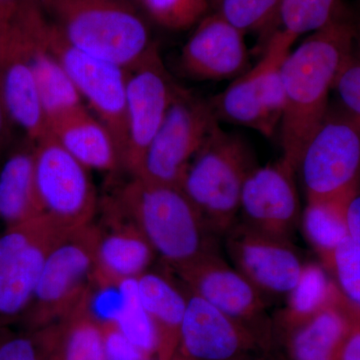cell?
Returning a JSON list of instances; mask_svg holds the SVG:
<instances>
[{
  "mask_svg": "<svg viewBox=\"0 0 360 360\" xmlns=\"http://www.w3.org/2000/svg\"><path fill=\"white\" fill-rule=\"evenodd\" d=\"M352 13L312 32L281 65L284 110L281 158L295 172L303 148L329 108V94L354 49Z\"/></svg>",
  "mask_w": 360,
  "mask_h": 360,
  "instance_id": "cell-1",
  "label": "cell"
},
{
  "mask_svg": "<svg viewBox=\"0 0 360 360\" xmlns=\"http://www.w3.org/2000/svg\"><path fill=\"white\" fill-rule=\"evenodd\" d=\"M113 198L172 270L217 252V236L181 187L131 176Z\"/></svg>",
  "mask_w": 360,
  "mask_h": 360,
  "instance_id": "cell-2",
  "label": "cell"
},
{
  "mask_svg": "<svg viewBox=\"0 0 360 360\" xmlns=\"http://www.w3.org/2000/svg\"><path fill=\"white\" fill-rule=\"evenodd\" d=\"M75 49L134 70L158 49L148 26L127 0H39Z\"/></svg>",
  "mask_w": 360,
  "mask_h": 360,
  "instance_id": "cell-3",
  "label": "cell"
},
{
  "mask_svg": "<svg viewBox=\"0 0 360 360\" xmlns=\"http://www.w3.org/2000/svg\"><path fill=\"white\" fill-rule=\"evenodd\" d=\"M255 167L245 139L219 123L189 163L180 187L215 236L236 224L243 184Z\"/></svg>",
  "mask_w": 360,
  "mask_h": 360,
  "instance_id": "cell-4",
  "label": "cell"
},
{
  "mask_svg": "<svg viewBox=\"0 0 360 360\" xmlns=\"http://www.w3.org/2000/svg\"><path fill=\"white\" fill-rule=\"evenodd\" d=\"M307 201L347 200L360 182V122L331 108L303 148L297 167Z\"/></svg>",
  "mask_w": 360,
  "mask_h": 360,
  "instance_id": "cell-5",
  "label": "cell"
},
{
  "mask_svg": "<svg viewBox=\"0 0 360 360\" xmlns=\"http://www.w3.org/2000/svg\"><path fill=\"white\" fill-rule=\"evenodd\" d=\"M296 39L295 35L276 30L267 39L257 65L210 98L219 122L243 125L266 137L276 134L285 104L281 65Z\"/></svg>",
  "mask_w": 360,
  "mask_h": 360,
  "instance_id": "cell-6",
  "label": "cell"
},
{
  "mask_svg": "<svg viewBox=\"0 0 360 360\" xmlns=\"http://www.w3.org/2000/svg\"><path fill=\"white\" fill-rule=\"evenodd\" d=\"M99 233V226L86 225L68 233L52 248L21 319L30 330L65 319L89 295Z\"/></svg>",
  "mask_w": 360,
  "mask_h": 360,
  "instance_id": "cell-7",
  "label": "cell"
},
{
  "mask_svg": "<svg viewBox=\"0 0 360 360\" xmlns=\"http://www.w3.org/2000/svg\"><path fill=\"white\" fill-rule=\"evenodd\" d=\"M219 123L210 99L179 86L134 177L180 187L189 163Z\"/></svg>",
  "mask_w": 360,
  "mask_h": 360,
  "instance_id": "cell-8",
  "label": "cell"
},
{
  "mask_svg": "<svg viewBox=\"0 0 360 360\" xmlns=\"http://www.w3.org/2000/svg\"><path fill=\"white\" fill-rule=\"evenodd\" d=\"M68 233L44 214L0 236V328L25 316L47 257Z\"/></svg>",
  "mask_w": 360,
  "mask_h": 360,
  "instance_id": "cell-9",
  "label": "cell"
},
{
  "mask_svg": "<svg viewBox=\"0 0 360 360\" xmlns=\"http://www.w3.org/2000/svg\"><path fill=\"white\" fill-rule=\"evenodd\" d=\"M33 153L44 214L68 232L94 224L98 200L89 170L51 134L34 144Z\"/></svg>",
  "mask_w": 360,
  "mask_h": 360,
  "instance_id": "cell-10",
  "label": "cell"
},
{
  "mask_svg": "<svg viewBox=\"0 0 360 360\" xmlns=\"http://www.w3.org/2000/svg\"><path fill=\"white\" fill-rule=\"evenodd\" d=\"M45 42L75 82L94 115L110 130L120 153L122 167L127 144V85L129 71L89 56L66 41L53 23Z\"/></svg>",
  "mask_w": 360,
  "mask_h": 360,
  "instance_id": "cell-11",
  "label": "cell"
},
{
  "mask_svg": "<svg viewBox=\"0 0 360 360\" xmlns=\"http://www.w3.org/2000/svg\"><path fill=\"white\" fill-rule=\"evenodd\" d=\"M191 292L248 328L262 343L269 340L265 296L219 253L174 270Z\"/></svg>",
  "mask_w": 360,
  "mask_h": 360,
  "instance_id": "cell-12",
  "label": "cell"
},
{
  "mask_svg": "<svg viewBox=\"0 0 360 360\" xmlns=\"http://www.w3.org/2000/svg\"><path fill=\"white\" fill-rule=\"evenodd\" d=\"M127 144L122 168L134 176L179 89L156 49L148 59L127 70Z\"/></svg>",
  "mask_w": 360,
  "mask_h": 360,
  "instance_id": "cell-13",
  "label": "cell"
},
{
  "mask_svg": "<svg viewBox=\"0 0 360 360\" xmlns=\"http://www.w3.org/2000/svg\"><path fill=\"white\" fill-rule=\"evenodd\" d=\"M225 236L234 269L262 295L288 296L300 281L305 262L290 240L236 224Z\"/></svg>",
  "mask_w": 360,
  "mask_h": 360,
  "instance_id": "cell-14",
  "label": "cell"
},
{
  "mask_svg": "<svg viewBox=\"0 0 360 360\" xmlns=\"http://www.w3.org/2000/svg\"><path fill=\"white\" fill-rule=\"evenodd\" d=\"M295 172L283 158L266 167H255L241 193L239 212L243 222L264 233L290 240L302 219Z\"/></svg>",
  "mask_w": 360,
  "mask_h": 360,
  "instance_id": "cell-15",
  "label": "cell"
},
{
  "mask_svg": "<svg viewBox=\"0 0 360 360\" xmlns=\"http://www.w3.org/2000/svg\"><path fill=\"white\" fill-rule=\"evenodd\" d=\"M103 208L108 229L99 227L92 283L104 290L117 288L148 271L156 253L115 198L104 201Z\"/></svg>",
  "mask_w": 360,
  "mask_h": 360,
  "instance_id": "cell-16",
  "label": "cell"
},
{
  "mask_svg": "<svg viewBox=\"0 0 360 360\" xmlns=\"http://www.w3.org/2000/svg\"><path fill=\"white\" fill-rule=\"evenodd\" d=\"M245 35L219 14H207L182 47L180 68L198 80L236 79L250 68Z\"/></svg>",
  "mask_w": 360,
  "mask_h": 360,
  "instance_id": "cell-17",
  "label": "cell"
},
{
  "mask_svg": "<svg viewBox=\"0 0 360 360\" xmlns=\"http://www.w3.org/2000/svg\"><path fill=\"white\" fill-rule=\"evenodd\" d=\"M179 345L191 360H245L262 345L245 326L189 291Z\"/></svg>",
  "mask_w": 360,
  "mask_h": 360,
  "instance_id": "cell-18",
  "label": "cell"
},
{
  "mask_svg": "<svg viewBox=\"0 0 360 360\" xmlns=\"http://www.w3.org/2000/svg\"><path fill=\"white\" fill-rule=\"evenodd\" d=\"M46 22V20H39L21 25L11 51L0 63V89L7 113L11 122L20 127L34 144L51 134L28 47L33 35Z\"/></svg>",
  "mask_w": 360,
  "mask_h": 360,
  "instance_id": "cell-19",
  "label": "cell"
},
{
  "mask_svg": "<svg viewBox=\"0 0 360 360\" xmlns=\"http://www.w3.org/2000/svg\"><path fill=\"white\" fill-rule=\"evenodd\" d=\"M49 134L89 170L113 172L122 168L110 130L85 105L49 122Z\"/></svg>",
  "mask_w": 360,
  "mask_h": 360,
  "instance_id": "cell-20",
  "label": "cell"
},
{
  "mask_svg": "<svg viewBox=\"0 0 360 360\" xmlns=\"http://www.w3.org/2000/svg\"><path fill=\"white\" fill-rule=\"evenodd\" d=\"M352 326L340 296L338 302L284 329L288 360H338Z\"/></svg>",
  "mask_w": 360,
  "mask_h": 360,
  "instance_id": "cell-21",
  "label": "cell"
},
{
  "mask_svg": "<svg viewBox=\"0 0 360 360\" xmlns=\"http://www.w3.org/2000/svg\"><path fill=\"white\" fill-rule=\"evenodd\" d=\"M142 305L158 333L160 360H172L179 345L187 298L167 276L146 271L136 278Z\"/></svg>",
  "mask_w": 360,
  "mask_h": 360,
  "instance_id": "cell-22",
  "label": "cell"
},
{
  "mask_svg": "<svg viewBox=\"0 0 360 360\" xmlns=\"http://www.w3.org/2000/svg\"><path fill=\"white\" fill-rule=\"evenodd\" d=\"M49 25L33 35L28 56L49 125L59 116L84 106V101L68 71L47 47L45 37Z\"/></svg>",
  "mask_w": 360,
  "mask_h": 360,
  "instance_id": "cell-23",
  "label": "cell"
},
{
  "mask_svg": "<svg viewBox=\"0 0 360 360\" xmlns=\"http://www.w3.org/2000/svg\"><path fill=\"white\" fill-rule=\"evenodd\" d=\"M44 215L35 181L33 148L11 153L0 168V220L8 227Z\"/></svg>",
  "mask_w": 360,
  "mask_h": 360,
  "instance_id": "cell-24",
  "label": "cell"
},
{
  "mask_svg": "<svg viewBox=\"0 0 360 360\" xmlns=\"http://www.w3.org/2000/svg\"><path fill=\"white\" fill-rule=\"evenodd\" d=\"M286 297V307L279 321L284 329L304 321L338 302L340 293L323 265L305 264L300 281Z\"/></svg>",
  "mask_w": 360,
  "mask_h": 360,
  "instance_id": "cell-25",
  "label": "cell"
},
{
  "mask_svg": "<svg viewBox=\"0 0 360 360\" xmlns=\"http://www.w3.org/2000/svg\"><path fill=\"white\" fill-rule=\"evenodd\" d=\"M347 200L307 201L300 224L303 233L314 246L322 264L348 238L345 203Z\"/></svg>",
  "mask_w": 360,
  "mask_h": 360,
  "instance_id": "cell-26",
  "label": "cell"
},
{
  "mask_svg": "<svg viewBox=\"0 0 360 360\" xmlns=\"http://www.w3.org/2000/svg\"><path fill=\"white\" fill-rule=\"evenodd\" d=\"M91 312L89 292L61 319L66 331L63 360H106L103 330Z\"/></svg>",
  "mask_w": 360,
  "mask_h": 360,
  "instance_id": "cell-27",
  "label": "cell"
},
{
  "mask_svg": "<svg viewBox=\"0 0 360 360\" xmlns=\"http://www.w3.org/2000/svg\"><path fill=\"white\" fill-rule=\"evenodd\" d=\"M117 290L120 304L110 321H115L125 338L146 356L158 348V338L155 326L142 305L136 279L124 281Z\"/></svg>",
  "mask_w": 360,
  "mask_h": 360,
  "instance_id": "cell-28",
  "label": "cell"
},
{
  "mask_svg": "<svg viewBox=\"0 0 360 360\" xmlns=\"http://www.w3.org/2000/svg\"><path fill=\"white\" fill-rule=\"evenodd\" d=\"M348 13L342 0H283L276 30L298 37L317 32Z\"/></svg>",
  "mask_w": 360,
  "mask_h": 360,
  "instance_id": "cell-29",
  "label": "cell"
},
{
  "mask_svg": "<svg viewBox=\"0 0 360 360\" xmlns=\"http://www.w3.org/2000/svg\"><path fill=\"white\" fill-rule=\"evenodd\" d=\"M283 0H210L212 13L238 30L262 32L267 39L276 30Z\"/></svg>",
  "mask_w": 360,
  "mask_h": 360,
  "instance_id": "cell-30",
  "label": "cell"
},
{
  "mask_svg": "<svg viewBox=\"0 0 360 360\" xmlns=\"http://www.w3.org/2000/svg\"><path fill=\"white\" fill-rule=\"evenodd\" d=\"M352 321L360 319V248L345 239L324 262Z\"/></svg>",
  "mask_w": 360,
  "mask_h": 360,
  "instance_id": "cell-31",
  "label": "cell"
},
{
  "mask_svg": "<svg viewBox=\"0 0 360 360\" xmlns=\"http://www.w3.org/2000/svg\"><path fill=\"white\" fill-rule=\"evenodd\" d=\"M156 25L186 30L198 25L210 8V0H139Z\"/></svg>",
  "mask_w": 360,
  "mask_h": 360,
  "instance_id": "cell-32",
  "label": "cell"
},
{
  "mask_svg": "<svg viewBox=\"0 0 360 360\" xmlns=\"http://www.w3.org/2000/svg\"><path fill=\"white\" fill-rule=\"evenodd\" d=\"M30 335L7 336L0 340V360H42L53 342V328L32 330Z\"/></svg>",
  "mask_w": 360,
  "mask_h": 360,
  "instance_id": "cell-33",
  "label": "cell"
},
{
  "mask_svg": "<svg viewBox=\"0 0 360 360\" xmlns=\"http://www.w3.org/2000/svg\"><path fill=\"white\" fill-rule=\"evenodd\" d=\"M333 89L340 105L360 122V58L354 52L341 70Z\"/></svg>",
  "mask_w": 360,
  "mask_h": 360,
  "instance_id": "cell-34",
  "label": "cell"
},
{
  "mask_svg": "<svg viewBox=\"0 0 360 360\" xmlns=\"http://www.w3.org/2000/svg\"><path fill=\"white\" fill-rule=\"evenodd\" d=\"M101 328L103 330L106 360L146 359V355L125 338L115 321H103Z\"/></svg>",
  "mask_w": 360,
  "mask_h": 360,
  "instance_id": "cell-35",
  "label": "cell"
},
{
  "mask_svg": "<svg viewBox=\"0 0 360 360\" xmlns=\"http://www.w3.org/2000/svg\"><path fill=\"white\" fill-rule=\"evenodd\" d=\"M41 9L39 0H0V20L18 25Z\"/></svg>",
  "mask_w": 360,
  "mask_h": 360,
  "instance_id": "cell-36",
  "label": "cell"
},
{
  "mask_svg": "<svg viewBox=\"0 0 360 360\" xmlns=\"http://www.w3.org/2000/svg\"><path fill=\"white\" fill-rule=\"evenodd\" d=\"M348 238L360 248V182L345 203Z\"/></svg>",
  "mask_w": 360,
  "mask_h": 360,
  "instance_id": "cell-37",
  "label": "cell"
},
{
  "mask_svg": "<svg viewBox=\"0 0 360 360\" xmlns=\"http://www.w3.org/2000/svg\"><path fill=\"white\" fill-rule=\"evenodd\" d=\"M338 360H360V326L354 323L343 342Z\"/></svg>",
  "mask_w": 360,
  "mask_h": 360,
  "instance_id": "cell-38",
  "label": "cell"
},
{
  "mask_svg": "<svg viewBox=\"0 0 360 360\" xmlns=\"http://www.w3.org/2000/svg\"><path fill=\"white\" fill-rule=\"evenodd\" d=\"M18 27H20V23L13 25L0 20V63L6 58L15 41Z\"/></svg>",
  "mask_w": 360,
  "mask_h": 360,
  "instance_id": "cell-39",
  "label": "cell"
},
{
  "mask_svg": "<svg viewBox=\"0 0 360 360\" xmlns=\"http://www.w3.org/2000/svg\"><path fill=\"white\" fill-rule=\"evenodd\" d=\"M11 120L7 113L6 104L2 98L1 89H0V148L6 143L9 135V125Z\"/></svg>",
  "mask_w": 360,
  "mask_h": 360,
  "instance_id": "cell-40",
  "label": "cell"
},
{
  "mask_svg": "<svg viewBox=\"0 0 360 360\" xmlns=\"http://www.w3.org/2000/svg\"><path fill=\"white\" fill-rule=\"evenodd\" d=\"M352 18H354L355 32L354 52L355 56L360 58V11L357 14L352 13Z\"/></svg>",
  "mask_w": 360,
  "mask_h": 360,
  "instance_id": "cell-41",
  "label": "cell"
},
{
  "mask_svg": "<svg viewBox=\"0 0 360 360\" xmlns=\"http://www.w3.org/2000/svg\"><path fill=\"white\" fill-rule=\"evenodd\" d=\"M42 360H63V355L61 356H56V359H53V357H51V359H46V357H44V359Z\"/></svg>",
  "mask_w": 360,
  "mask_h": 360,
  "instance_id": "cell-42",
  "label": "cell"
},
{
  "mask_svg": "<svg viewBox=\"0 0 360 360\" xmlns=\"http://www.w3.org/2000/svg\"><path fill=\"white\" fill-rule=\"evenodd\" d=\"M354 323L359 324V326H360V319L359 321L354 322Z\"/></svg>",
  "mask_w": 360,
  "mask_h": 360,
  "instance_id": "cell-43",
  "label": "cell"
}]
</instances>
